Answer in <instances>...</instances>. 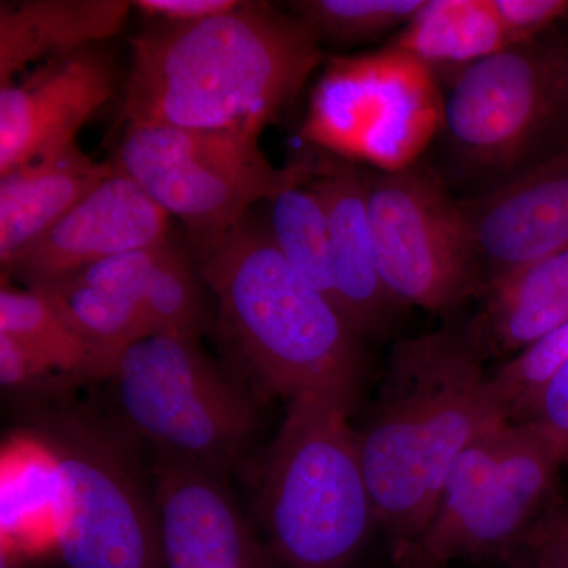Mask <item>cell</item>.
<instances>
[{
    "mask_svg": "<svg viewBox=\"0 0 568 568\" xmlns=\"http://www.w3.org/2000/svg\"><path fill=\"white\" fill-rule=\"evenodd\" d=\"M321 61L316 33L271 3L168 22L133 40L121 119L260 136Z\"/></svg>",
    "mask_w": 568,
    "mask_h": 568,
    "instance_id": "6da1fadb",
    "label": "cell"
},
{
    "mask_svg": "<svg viewBox=\"0 0 568 568\" xmlns=\"http://www.w3.org/2000/svg\"><path fill=\"white\" fill-rule=\"evenodd\" d=\"M489 375L465 332L396 343L379 395L357 433L377 528L398 566L432 521L455 459L500 424Z\"/></svg>",
    "mask_w": 568,
    "mask_h": 568,
    "instance_id": "7a4b0ae2",
    "label": "cell"
},
{
    "mask_svg": "<svg viewBox=\"0 0 568 568\" xmlns=\"http://www.w3.org/2000/svg\"><path fill=\"white\" fill-rule=\"evenodd\" d=\"M200 272L246 365L271 394L353 413L365 376L361 338L278 252L267 226L241 222L200 242Z\"/></svg>",
    "mask_w": 568,
    "mask_h": 568,
    "instance_id": "3957f363",
    "label": "cell"
},
{
    "mask_svg": "<svg viewBox=\"0 0 568 568\" xmlns=\"http://www.w3.org/2000/svg\"><path fill=\"white\" fill-rule=\"evenodd\" d=\"M22 433L50 465L52 541L65 568H164L153 487L118 420L58 395L29 403Z\"/></svg>",
    "mask_w": 568,
    "mask_h": 568,
    "instance_id": "277c9868",
    "label": "cell"
},
{
    "mask_svg": "<svg viewBox=\"0 0 568 568\" xmlns=\"http://www.w3.org/2000/svg\"><path fill=\"white\" fill-rule=\"evenodd\" d=\"M349 410L295 399L256 477L267 568H351L377 528Z\"/></svg>",
    "mask_w": 568,
    "mask_h": 568,
    "instance_id": "5b68a950",
    "label": "cell"
},
{
    "mask_svg": "<svg viewBox=\"0 0 568 568\" xmlns=\"http://www.w3.org/2000/svg\"><path fill=\"white\" fill-rule=\"evenodd\" d=\"M118 424L155 454L220 474L252 446L257 413L244 388L209 361L193 335H152L115 362Z\"/></svg>",
    "mask_w": 568,
    "mask_h": 568,
    "instance_id": "8992f818",
    "label": "cell"
},
{
    "mask_svg": "<svg viewBox=\"0 0 568 568\" xmlns=\"http://www.w3.org/2000/svg\"><path fill=\"white\" fill-rule=\"evenodd\" d=\"M567 458L529 424L500 422L455 459L432 521L396 567L443 568L521 548L551 510Z\"/></svg>",
    "mask_w": 568,
    "mask_h": 568,
    "instance_id": "52a82bcc",
    "label": "cell"
},
{
    "mask_svg": "<svg viewBox=\"0 0 568 568\" xmlns=\"http://www.w3.org/2000/svg\"><path fill=\"white\" fill-rule=\"evenodd\" d=\"M558 26L465 67L444 99V142L459 175L506 181L568 140Z\"/></svg>",
    "mask_w": 568,
    "mask_h": 568,
    "instance_id": "ba28073f",
    "label": "cell"
},
{
    "mask_svg": "<svg viewBox=\"0 0 568 568\" xmlns=\"http://www.w3.org/2000/svg\"><path fill=\"white\" fill-rule=\"evenodd\" d=\"M115 166L203 235L234 227L257 201L315 174L306 162L274 166L254 134L163 123L129 126Z\"/></svg>",
    "mask_w": 568,
    "mask_h": 568,
    "instance_id": "9c48e42d",
    "label": "cell"
},
{
    "mask_svg": "<svg viewBox=\"0 0 568 568\" xmlns=\"http://www.w3.org/2000/svg\"><path fill=\"white\" fill-rule=\"evenodd\" d=\"M444 99L432 65L390 47L334 59L313 93L302 134L379 171L413 166L443 129Z\"/></svg>",
    "mask_w": 568,
    "mask_h": 568,
    "instance_id": "30bf717a",
    "label": "cell"
},
{
    "mask_svg": "<svg viewBox=\"0 0 568 568\" xmlns=\"http://www.w3.org/2000/svg\"><path fill=\"white\" fill-rule=\"evenodd\" d=\"M377 268L402 306L447 313L484 291L459 200L422 164L368 173Z\"/></svg>",
    "mask_w": 568,
    "mask_h": 568,
    "instance_id": "8fae6325",
    "label": "cell"
},
{
    "mask_svg": "<svg viewBox=\"0 0 568 568\" xmlns=\"http://www.w3.org/2000/svg\"><path fill=\"white\" fill-rule=\"evenodd\" d=\"M459 204L473 235L484 290L511 272L568 250V140Z\"/></svg>",
    "mask_w": 568,
    "mask_h": 568,
    "instance_id": "7c38bea8",
    "label": "cell"
},
{
    "mask_svg": "<svg viewBox=\"0 0 568 568\" xmlns=\"http://www.w3.org/2000/svg\"><path fill=\"white\" fill-rule=\"evenodd\" d=\"M168 220L170 215L115 166L114 173L3 268L31 290L115 254L166 244Z\"/></svg>",
    "mask_w": 568,
    "mask_h": 568,
    "instance_id": "4fadbf2b",
    "label": "cell"
},
{
    "mask_svg": "<svg viewBox=\"0 0 568 568\" xmlns=\"http://www.w3.org/2000/svg\"><path fill=\"white\" fill-rule=\"evenodd\" d=\"M114 89L111 58L93 44L2 85L0 175L77 142L81 126Z\"/></svg>",
    "mask_w": 568,
    "mask_h": 568,
    "instance_id": "5bb4252c",
    "label": "cell"
},
{
    "mask_svg": "<svg viewBox=\"0 0 568 568\" xmlns=\"http://www.w3.org/2000/svg\"><path fill=\"white\" fill-rule=\"evenodd\" d=\"M151 477L164 568H267L226 474L153 452Z\"/></svg>",
    "mask_w": 568,
    "mask_h": 568,
    "instance_id": "9a60e30c",
    "label": "cell"
},
{
    "mask_svg": "<svg viewBox=\"0 0 568 568\" xmlns=\"http://www.w3.org/2000/svg\"><path fill=\"white\" fill-rule=\"evenodd\" d=\"M310 185L327 212L335 308L362 339L379 338L394 327L402 305L384 286L377 268L368 173L343 160L327 162L315 170Z\"/></svg>",
    "mask_w": 568,
    "mask_h": 568,
    "instance_id": "2e32d148",
    "label": "cell"
},
{
    "mask_svg": "<svg viewBox=\"0 0 568 568\" xmlns=\"http://www.w3.org/2000/svg\"><path fill=\"white\" fill-rule=\"evenodd\" d=\"M115 171L77 142L0 175V261L3 267L48 233Z\"/></svg>",
    "mask_w": 568,
    "mask_h": 568,
    "instance_id": "e0dca14e",
    "label": "cell"
},
{
    "mask_svg": "<svg viewBox=\"0 0 568 568\" xmlns=\"http://www.w3.org/2000/svg\"><path fill=\"white\" fill-rule=\"evenodd\" d=\"M480 297L466 338L484 361L514 357L567 323L568 250L489 283Z\"/></svg>",
    "mask_w": 568,
    "mask_h": 568,
    "instance_id": "ac0fdd59",
    "label": "cell"
},
{
    "mask_svg": "<svg viewBox=\"0 0 568 568\" xmlns=\"http://www.w3.org/2000/svg\"><path fill=\"white\" fill-rule=\"evenodd\" d=\"M133 2L29 0L0 7V82L41 58H61L92 47L122 28Z\"/></svg>",
    "mask_w": 568,
    "mask_h": 568,
    "instance_id": "d6986e66",
    "label": "cell"
},
{
    "mask_svg": "<svg viewBox=\"0 0 568 568\" xmlns=\"http://www.w3.org/2000/svg\"><path fill=\"white\" fill-rule=\"evenodd\" d=\"M392 47L428 65L467 67L511 44L491 0H426Z\"/></svg>",
    "mask_w": 568,
    "mask_h": 568,
    "instance_id": "ffe728a7",
    "label": "cell"
},
{
    "mask_svg": "<svg viewBox=\"0 0 568 568\" xmlns=\"http://www.w3.org/2000/svg\"><path fill=\"white\" fill-rule=\"evenodd\" d=\"M31 290L43 295L73 331L100 355L108 368V379L123 351L148 338L141 305L125 295L92 286L73 275L62 276Z\"/></svg>",
    "mask_w": 568,
    "mask_h": 568,
    "instance_id": "44dd1931",
    "label": "cell"
},
{
    "mask_svg": "<svg viewBox=\"0 0 568 568\" xmlns=\"http://www.w3.org/2000/svg\"><path fill=\"white\" fill-rule=\"evenodd\" d=\"M0 334L11 336L73 381L108 379L100 355L39 293L2 284Z\"/></svg>",
    "mask_w": 568,
    "mask_h": 568,
    "instance_id": "7402d4cb",
    "label": "cell"
},
{
    "mask_svg": "<svg viewBox=\"0 0 568 568\" xmlns=\"http://www.w3.org/2000/svg\"><path fill=\"white\" fill-rule=\"evenodd\" d=\"M267 203V227L276 248L305 282L334 305L331 237L320 194L310 183H298Z\"/></svg>",
    "mask_w": 568,
    "mask_h": 568,
    "instance_id": "603a6c76",
    "label": "cell"
},
{
    "mask_svg": "<svg viewBox=\"0 0 568 568\" xmlns=\"http://www.w3.org/2000/svg\"><path fill=\"white\" fill-rule=\"evenodd\" d=\"M568 362V321L504 362L488 379L497 416L521 424Z\"/></svg>",
    "mask_w": 568,
    "mask_h": 568,
    "instance_id": "cb8c5ba5",
    "label": "cell"
},
{
    "mask_svg": "<svg viewBox=\"0 0 568 568\" xmlns=\"http://www.w3.org/2000/svg\"><path fill=\"white\" fill-rule=\"evenodd\" d=\"M426 0H304L295 2V17L321 41L357 43L405 29Z\"/></svg>",
    "mask_w": 568,
    "mask_h": 568,
    "instance_id": "d4e9b609",
    "label": "cell"
},
{
    "mask_svg": "<svg viewBox=\"0 0 568 568\" xmlns=\"http://www.w3.org/2000/svg\"><path fill=\"white\" fill-rule=\"evenodd\" d=\"M148 336L200 334L203 302L189 260L170 242L164 244L142 304Z\"/></svg>",
    "mask_w": 568,
    "mask_h": 568,
    "instance_id": "484cf974",
    "label": "cell"
},
{
    "mask_svg": "<svg viewBox=\"0 0 568 568\" xmlns=\"http://www.w3.org/2000/svg\"><path fill=\"white\" fill-rule=\"evenodd\" d=\"M510 44L551 31L568 17V0H491Z\"/></svg>",
    "mask_w": 568,
    "mask_h": 568,
    "instance_id": "4316f807",
    "label": "cell"
},
{
    "mask_svg": "<svg viewBox=\"0 0 568 568\" xmlns=\"http://www.w3.org/2000/svg\"><path fill=\"white\" fill-rule=\"evenodd\" d=\"M521 424L532 425L547 436L568 462V362Z\"/></svg>",
    "mask_w": 568,
    "mask_h": 568,
    "instance_id": "83f0119b",
    "label": "cell"
},
{
    "mask_svg": "<svg viewBox=\"0 0 568 568\" xmlns=\"http://www.w3.org/2000/svg\"><path fill=\"white\" fill-rule=\"evenodd\" d=\"M521 548L551 566L568 568V507H552L534 526Z\"/></svg>",
    "mask_w": 568,
    "mask_h": 568,
    "instance_id": "f1b7e54d",
    "label": "cell"
},
{
    "mask_svg": "<svg viewBox=\"0 0 568 568\" xmlns=\"http://www.w3.org/2000/svg\"><path fill=\"white\" fill-rule=\"evenodd\" d=\"M241 3L237 0H136L133 7L168 22L186 24L227 13Z\"/></svg>",
    "mask_w": 568,
    "mask_h": 568,
    "instance_id": "f546056e",
    "label": "cell"
},
{
    "mask_svg": "<svg viewBox=\"0 0 568 568\" xmlns=\"http://www.w3.org/2000/svg\"><path fill=\"white\" fill-rule=\"evenodd\" d=\"M556 31H558L560 65H562L564 92H566L568 112V17L559 22Z\"/></svg>",
    "mask_w": 568,
    "mask_h": 568,
    "instance_id": "4dcf8cb0",
    "label": "cell"
},
{
    "mask_svg": "<svg viewBox=\"0 0 568 568\" xmlns=\"http://www.w3.org/2000/svg\"><path fill=\"white\" fill-rule=\"evenodd\" d=\"M526 555H528V560H526V566H523V568H548L547 564L538 559L537 556L529 555V552H526Z\"/></svg>",
    "mask_w": 568,
    "mask_h": 568,
    "instance_id": "1f68e13d",
    "label": "cell"
},
{
    "mask_svg": "<svg viewBox=\"0 0 568 568\" xmlns=\"http://www.w3.org/2000/svg\"><path fill=\"white\" fill-rule=\"evenodd\" d=\"M529 555H530V552H529ZM534 556H536V555H534ZM537 558H538V556H537ZM538 559L544 560L541 558H538ZM544 562L547 564L548 568H559V567L551 566V564H548L547 560H544Z\"/></svg>",
    "mask_w": 568,
    "mask_h": 568,
    "instance_id": "d6a6232c",
    "label": "cell"
},
{
    "mask_svg": "<svg viewBox=\"0 0 568 568\" xmlns=\"http://www.w3.org/2000/svg\"><path fill=\"white\" fill-rule=\"evenodd\" d=\"M398 568H405V567H398Z\"/></svg>",
    "mask_w": 568,
    "mask_h": 568,
    "instance_id": "836d02e7",
    "label": "cell"
}]
</instances>
